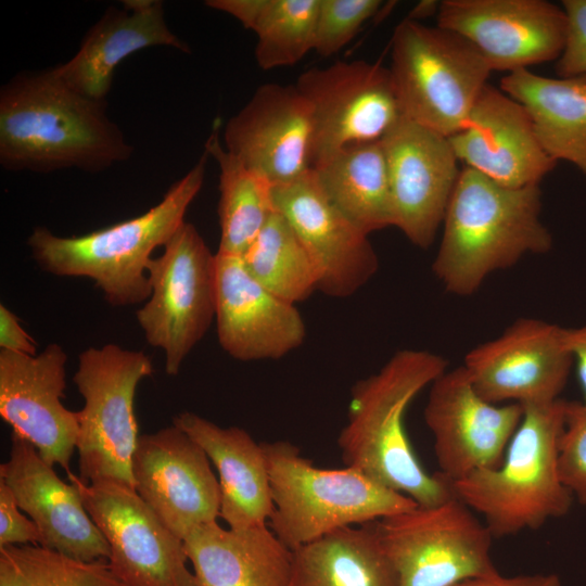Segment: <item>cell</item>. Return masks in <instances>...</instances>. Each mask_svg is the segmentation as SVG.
<instances>
[{"label":"cell","instance_id":"cell-1","mask_svg":"<svg viewBox=\"0 0 586 586\" xmlns=\"http://www.w3.org/2000/svg\"><path fill=\"white\" fill-rule=\"evenodd\" d=\"M106 105L71 89L53 67L16 74L0 89L2 167L97 173L127 161L133 148Z\"/></svg>","mask_w":586,"mask_h":586},{"label":"cell","instance_id":"cell-2","mask_svg":"<svg viewBox=\"0 0 586 586\" xmlns=\"http://www.w3.org/2000/svg\"><path fill=\"white\" fill-rule=\"evenodd\" d=\"M448 369L433 352L405 348L351 390L347 421L337 436L344 466L355 468L419 506L455 497L451 482L428 473L416 456L405 415L417 395Z\"/></svg>","mask_w":586,"mask_h":586},{"label":"cell","instance_id":"cell-3","mask_svg":"<svg viewBox=\"0 0 586 586\" xmlns=\"http://www.w3.org/2000/svg\"><path fill=\"white\" fill-rule=\"evenodd\" d=\"M442 227L432 270L457 296L475 293L493 272L552 246L542 220L539 186L505 187L468 167L461 169Z\"/></svg>","mask_w":586,"mask_h":586},{"label":"cell","instance_id":"cell-4","mask_svg":"<svg viewBox=\"0 0 586 586\" xmlns=\"http://www.w3.org/2000/svg\"><path fill=\"white\" fill-rule=\"evenodd\" d=\"M208 153L176 181L148 212L79 237H60L43 227L27 239L38 266L58 277L93 280L113 306L144 303L150 296L148 266L152 252L164 246L186 221L190 204L205 178Z\"/></svg>","mask_w":586,"mask_h":586},{"label":"cell","instance_id":"cell-5","mask_svg":"<svg viewBox=\"0 0 586 586\" xmlns=\"http://www.w3.org/2000/svg\"><path fill=\"white\" fill-rule=\"evenodd\" d=\"M564 404L560 398L523 407L501 463L451 483L455 496L483 517L494 538L538 530L570 511L574 497L558 471Z\"/></svg>","mask_w":586,"mask_h":586},{"label":"cell","instance_id":"cell-6","mask_svg":"<svg viewBox=\"0 0 586 586\" xmlns=\"http://www.w3.org/2000/svg\"><path fill=\"white\" fill-rule=\"evenodd\" d=\"M262 447L273 504L268 526L291 550L340 528L374 522L418 505L355 468L316 467L290 442H263Z\"/></svg>","mask_w":586,"mask_h":586},{"label":"cell","instance_id":"cell-7","mask_svg":"<svg viewBox=\"0 0 586 586\" xmlns=\"http://www.w3.org/2000/svg\"><path fill=\"white\" fill-rule=\"evenodd\" d=\"M390 71L403 117L447 138L463 127L492 72L459 34L410 18L394 30Z\"/></svg>","mask_w":586,"mask_h":586},{"label":"cell","instance_id":"cell-8","mask_svg":"<svg viewBox=\"0 0 586 586\" xmlns=\"http://www.w3.org/2000/svg\"><path fill=\"white\" fill-rule=\"evenodd\" d=\"M153 372L143 352L116 344L79 354L73 381L84 398L76 445L84 482L114 480L135 487L131 461L140 436L135 395L140 381Z\"/></svg>","mask_w":586,"mask_h":586},{"label":"cell","instance_id":"cell-9","mask_svg":"<svg viewBox=\"0 0 586 586\" xmlns=\"http://www.w3.org/2000/svg\"><path fill=\"white\" fill-rule=\"evenodd\" d=\"M399 577V586H454L495 575L493 535L456 496L374 522Z\"/></svg>","mask_w":586,"mask_h":586},{"label":"cell","instance_id":"cell-10","mask_svg":"<svg viewBox=\"0 0 586 586\" xmlns=\"http://www.w3.org/2000/svg\"><path fill=\"white\" fill-rule=\"evenodd\" d=\"M148 266L150 296L136 311L149 345L165 354V371L177 375L216 315V254L184 221Z\"/></svg>","mask_w":586,"mask_h":586},{"label":"cell","instance_id":"cell-11","mask_svg":"<svg viewBox=\"0 0 586 586\" xmlns=\"http://www.w3.org/2000/svg\"><path fill=\"white\" fill-rule=\"evenodd\" d=\"M67 477L110 547L109 564L126 586H196L183 540L144 502L135 487L114 480Z\"/></svg>","mask_w":586,"mask_h":586},{"label":"cell","instance_id":"cell-12","mask_svg":"<svg viewBox=\"0 0 586 586\" xmlns=\"http://www.w3.org/2000/svg\"><path fill=\"white\" fill-rule=\"evenodd\" d=\"M295 87L310 109L311 168L347 145L380 141L403 116L391 71L378 63L313 67Z\"/></svg>","mask_w":586,"mask_h":586},{"label":"cell","instance_id":"cell-13","mask_svg":"<svg viewBox=\"0 0 586 586\" xmlns=\"http://www.w3.org/2000/svg\"><path fill=\"white\" fill-rule=\"evenodd\" d=\"M572 365L564 327L531 317L517 319L495 339L470 349L462 364L485 400L522 407L560 399Z\"/></svg>","mask_w":586,"mask_h":586},{"label":"cell","instance_id":"cell-14","mask_svg":"<svg viewBox=\"0 0 586 586\" xmlns=\"http://www.w3.org/2000/svg\"><path fill=\"white\" fill-rule=\"evenodd\" d=\"M429 387L423 418L433 435L438 472L453 483L474 471L497 468L523 407L485 400L462 365L445 370Z\"/></svg>","mask_w":586,"mask_h":586},{"label":"cell","instance_id":"cell-15","mask_svg":"<svg viewBox=\"0 0 586 586\" xmlns=\"http://www.w3.org/2000/svg\"><path fill=\"white\" fill-rule=\"evenodd\" d=\"M436 14L437 26L470 41L492 71L557 61L564 46V10L545 0H443Z\"/></svg>","mask_w":586,"mask_h":586},{"label":"cell","instance_id":"cell-16","mask_svg":"<svg viewBox=\"0 0 586 586\" xmlns=\"http://www.w3.org/2000/svg\"><path fill=\"white\" fill-rule=\"evenodd\" d=\"M390 179L393 227L428 249L442 228L461 169L447 137L405 117L381 139Z\"/></svg>","mask_w":586,"mask_h":586},{"label":"cell","instance_id":"cell-17","mask_svg":"<svg viewBox=\"0 0 586 586\" xmlns=\"http://www.w3.org/2000/svg\"><path fill=\"white\" fill-rule=\"evenodd\" d=\"M205 451L176 425L139 436L132 456L135 489L180 539L216 521L220 486Z\"/></svg>","mask_w":586,"mask_h":586},{"label":"cell","instance_id":"cell-18","mask_svg":"<svg viewBox=\"0 0 586 586\" xmlns=\"http://www.w3.org/2000/svg\"><path fill=\"white\" fill-rule=\"evenodd\" d=\"M67 354L51 343L35 356L0 351V415L13 432L31 443L51 466L66 473L76 449L77 411L61 399L66 388Z\"/></svg>","mask_w":586,"mask_h":586},{"label":"cell","instance_id":"cell-19","mask_svg":"<svg viewBox=\"0 0 586 586\" xmlns=\"http://www.w3.org/2000/svg\"><path fill=\"white\" fill-rule=\"evenodd\" d=\"M272 198L316 267L318 291L348 297L375 275L379 258L369 235L332 205L311 169L295 181L273 187Z\"/></svg>","mask_w":586,"mask_h":586},{"label":"cell","instance_id":"cell-20","mask_svg":"<svg viewBox=\"0 0 586 586\" xmlns=\"http://www.w3.org/2000/svg\"><path fill=\"white\" fill-rule=\"evenodd\" d=\"M225 148L273 187L310 169V109L295 85L267 82L226 124Z\"/></svg>","mask_w":586,"mask_h":586},{"label":"cell","instance_id":"cell-21","mask_svg":"<svg viewBox=\"0 0 586 586\" xmlns=\"http://www.w3.org/2000/svg\"><path fill=\"white\" fill-rule=\"evenodd\" d=\"M0 480L40 531V546L80 561L109 560V544L87 512L78 488L63 482L36 447L13 431Z\"/></svg>","mask_w":586,"mask_h":586},{"label":"cell","instance_id":"cell-22","mask_svg":"<svg viewBox=\"0 0 586 586\" xmlns=\"http://www.w3.org/2000/svg\"><path fill=\"white\" fill-rule=\"evenodd\" d=\"M216 254V326L221 348L240 361L279 359L300 347L306 327L295 304L260 285L239 256Z\"/></svg>","mask_w":586,"mask_h":586},{"label":"cell","instance_id":"cell-23","mask_svg":"<svg viewBox=\"0 0 586 586\" xmlns=\"http://www.w3.org/2000/svg\"><path fill=\"white\" fill-rule=\"evenodd\" d=\"M448 139L464 167L509 188L539 186L557 165L542 148L525 107L491 85Z\"/></svg>","mask_w":586,"mask_h":586},{"label":"cell","instance_id":"cell-24","mask_svg":"<svg viewBox=\"0 0 586 586\" xmlns=\"http://www.w3.org/2000/svg\"><path fill=\"white\" fill-rule=\"evenodd\" d=\"M154 46L189 52V46L167 26L162 1L127 0L109 7L86 34L78 51L53 69L74 91L106 102L115 68L130 54Z\"/></svg>","mask_w":586,"mask_h":586},{"label":"cell","instance_id":"cell-25","mask_svg":"<svg viewBox=\"0 0 586 586\" xmlns=\"http://www.w3.org/2000/svg\"><path fill=\"white\" fill-rule=\"evenodd\" d=\"M173 424L188 434L214 463L219 475V517L228 526L266 525L273 504L262 443L241 428H221L190 411L175 416Z\"/></svg>","mask_w":586,"mask_h":586},{"label":"cell","instance_id":"cell-26","mask_svg":"<svg viewBox=\"0 0 586 586\" xmlns=\"http://www.w3.org/2000/svg\"><path fill=\"white\" fill-rule=\"evenodd\" d=\"M196 586H290L292 550L268 524L224 528L217 520L183 539Z\"/></svg>","mask_w":586,"mask_h":586},{"label":"cell","instance_id":"cell-27","mask_svg":"<svg viewBox=\"0 0 586 586\" xmlns=\"http://www.w3.org/2000/svg\"><path fill=\"white\" fill-rule=\"evenodd\" d=\"M500 89L525 107L547 155L586 177V76L550 78L519 69L501 78Z\"/></svg>","mask_w":586,"mask_h":586},{"label":"cell","instance_id":"cell-28","mask_svg":"<svg viewBox=\"0 0 586 586\" xmlns=\"http://www.w3.org/2000/svg\"><path fill=\"white\" fill-rule=\"evenodd\" d=\"M374 522L340 528L292 550L290 586H399Z\"/></svg>","mask_w":586,"mask_h":586},{"label":"cell","instance_id":"cell-29","mask_svg":"<svg viewBox=\"0 0 586 586\" xmlns=\"http://www.w3.org/2000/svg\"><path fill=\"white\" fill-rule=\"evenodd\" d=\"M311 173L332 205L366 234L393 226L381 140L347 145L311 168Z\"/></svg>","mask_w":586,"mask_h":586},{"label":"cell","instance_id":"cell-30","mask_svg":"<svg viewBox=\"0 0 586 586\" xmlns=\"http://www.w3.org/2000/svg\"><path fill=\"white\" fill-rule=\"evenodd\" d=\"M217 126L204 144L219 167L220 238L216 253L242 257L276 212L273 186L221 145Z\"/></svg>","mask_w":586,"mask_h":586},{"label":"cell","instance_id":"cell-31","mask_svg":"<svg viewBox=\"0 0 586 586\" xmlns=\"http://www.w3.org/2000/svg\"><path fill=\"white\" fill-rule=\"evenodd\" d=\"M241 258L260 285L286 302H303L318 290L309 254L277 209Z\"/></svg>","mask_w":586,"mask_h":586},{"label":"cell","instance_id":"cell-32","mask_svg":"<svg viewBox=\"0 0 586 586\" xmlns=\"http://www.w3.org/2000/svg\"><path fill=\"white\" fill-rule=\"evenodd\" d=\"M0 586H126L109 561H80L40 545L0 546Z\"/></svg>","mask_w":586,"mask_h":586},{"label":"cell","instance_id":"cell-33","mask_svg":"<svg viewBox=\"0 0 586 586\" xmlns=\"http://www.w3.org/2000/svg\"><path fill=\"white\" fill-rule=\"evenodd\" d=\"M320 0H268L253 28L255 60L265 71L291 66L314 50Z\"/></svg>","mask_w":586,"mask_h":586},{"label":"cell","instance_id":"cell-34","mask_svg":"<svg viewBox=\"0 0 586 586\" xmlns=\"http://www.w3.org/2000/svg\"><path fill=\"white\" fill-rule=\"evenodd\" d=\"M381 5L379 0H320L314 51L323 58L339 52Z\"/></svg>","mask_w":586,"mask_h":586},{"label":"cell","instance_id":"cell-35","mask_svg":"<svg viewBox=\"0 0 586 586\" xmlns=\"http://www.w3.org/2000/svg\"><path fill=\"white\" fill-rule=\"evenodd\" d=\"M558 471L563 485L586 505V403L564 404V425L558 445Z\"/></svg>","mask_w":586,"mask_h":586},{"label":"cell","instance_id":"cell-36","mask_svg":"<svg viewBox=\"0 0 586 586\" xmlns=\"http://www.w3.org/2000/svg\"><path fill=\"white\" fill-rule=\"evenodd\" d=\"M565 40L556 61L560 77L586 76V0H564Z\"/></svg>","mask_w":586,"mask_h":586},{"label":"cell","instance_id":"cell-37","mask_svg":"<svg viewBox=\"0 0 586 586\" xmlns=\"http://www.w3.org/2000/svg\"><path fill=\"white\" fill-rule=\"evenodd\" d=\"M41 542L38 527L21 513L14 494L0 480V546L40 545Z\"/></svg>","mask_w":586,"mask_h":586},{"label":"cell","instance_id":"cell-38","mask_svg":"<svg viewBox=\"0 0 586 586\" xmlns=\"http://www.w3.org/2000/svg\"><path fill=\"white\" fill-rule=\"evenodd\" d=\"M0 347L21 355H37V346L34 339L20 323L17 316L5 305H0Z\"/></svg>","mask_w":586,"mask_h":586},{"label":"cell","instance_id":"cell-39","mask_svg":"<svg viewBox=\"0 0 586 586\" xmlns=\"http://www.w3.org/2000/svg\"><path fill=\"white\" fill-rule=\"evenodd\" d=\"M454 586H562L555 573L502 576L500 573L484 577L464 579Z\"/></svg>","mask_w":586,"mask_h":586},{"label":"cell","instance_id":"cell-40","mask_svg":"<svg viewBox=\"0 0 586 586\" xmlns=\"http://www.w3.org/2000/svg\"><path fill=\"white\" fill-rule=\"evenodd\" d=\"M268 0H208L205 4L237 18L245 28L253 30Z\"/></svg>","mask_w":586,"mask_h":586},{"label":"cell","instance_id":"cell-41","mask_svg":"<svg viewBox=\"0 0 586 586\" xmlns=\"http://www.w3.org/2000/svg\"><path fill=\"white\" fill-rule=\"evenodd\" d=\"M564 343L575 362L583 402L586 403V323L576 328H564Z\"/></svg>","mask_w":586,"mask_h":586},{"label":"cell","instance_id":"cell-42","mask_svg":"<svg viewBox=\"0 0 586 586\" xmlns=\"http://www.w3.org/2000/svg\"><path fill=\"white\" fill-rule=\"evenodd\" d=\"M435 1H422L417 4L408 18L418 21V18L426 17L431 14L437 13L438 4Z\"/></svg>","mask_w":586,"mask_h":586}]
</instances>
